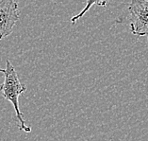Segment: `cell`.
Returning a JSON list of instances; mask_svg holds the SVG:
<instances>
[{
  "instance_id": "cell-1",
  "label": "cell",
  "mask_w": 148,
  "mask_h": 141,
  "mask_svg": "<svg viewBox=\"0 0 148 141\" xmlns=\"http://www.w3.org/2000/svg\"><path fill=\"white\" fill-rule=\"evenodd\" d=\"M27 90V87L21 84L19 78H18L17 72L12 64L9 60L6 61V68L4 73V82L0 85V93L4 99L9 100L13 105L15 111L16 118L18 121V127L21 131L25 133H30L31 129L26 124L24 117L19 108V97Z\"/></svg>"
},
{
  "instance_id": "cell-2",
  "label": "cell",
  "mask_w": 148,
  "mask_h": 141,
  "mask_svg": "<svg viewBox=\"0 0 148 141\" xmlns=\"http://www.w3.org/2000/svg\"><path fill=\"white\" fill-rule=\"evenodd\" d=\"M128 12L132 34L146 37L148 43V0H130Z\"/></svg>"
},
{
  "instance_id": "cell-3",
  "label": "cell",
  "mask_w": 148,
  "mask_h": 141,
  "mask_svg": "<svg viewBox=\"0 0 148 141\" xmlns=\"http://www.w3.org/2000/svg\"><path fill=\"white\" fill-rule=\"evenodd\" d=\"M18 20L17 0H0V40L12 34Z\"/></svg>"
},
{
  "instance_id": "cell-4",
  "label": "cell",
  "mask_w": 148,
  "mask_h": 141,
  "mask_svg": "<svg viewBox=\"0 0 148 141\" xmlns=\"http://www.w3.org/2000/svg\"><path fill=\"white\" fill-rule=\"evenodd\" d=\"M109 1H110V0H87L84 9H83L78 14H77V15H75V16H73V17L71 18V23L73 24V25L75 24V22H77L79 18H81V17L84 16V14L87 12L93 5H97V6H101V7H106Z\"/></svg>"
},
{
  "instance_id": "cell-5",
  "label": "cell",
  "mask_w": 148,
  "mask_h": 141,
  "mask_svg": "<svg viewBox=\"0 0 148 141\" xmlns=\"http://www.w3.org/2000/svg\"><path fill=\"white\" fill-rule=\"evenodd\" d=\"M5 73V69H2V68H0V74H4Z\"/></svg>"
}]
</instances>
